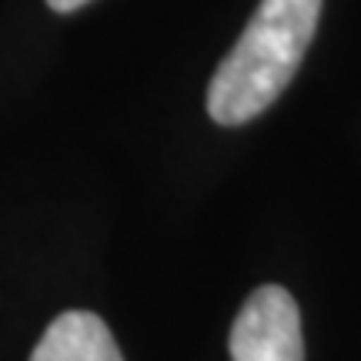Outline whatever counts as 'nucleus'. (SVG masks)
<instances>
[{
    "instance_id": "obj_1",
    "label": "nucleus",
    "mask_w": 361,
    "mask_h": 361,
    "mask_svg": "<svg viewBox=\"0 0 361 361\" xmlns=\"http://www.w3.org/2000/svg\"><path fill=\"white\" fill-rule=\"evenodd\" d=\"M322 0H261L245 34L218 64L207 87V114L221 128H241L284 94L308 54Z\"/></svg>"
},
{
    "instance_id": "obj_2",
    "label": "nucleus",
    "mask_w": 361,
    "mask_h": 361,
    "mask_svg": "<svg viewBox=\"0 0 361 361\" xmlns=\"http://www.w3.org/2000/svg\"><path fill=\"white\" fill-rule=\"evenodd\" d=\"M231 361H305L298 301L281 284H261L231 324Z\"/></svg>"
},
{
    "instance_id": "obj_3",
    "label": "nucleus",
    "mask_w": 361,
    "mask_h": 361,
    "mask_svg": "<svg viewBox=\"0 0 361 361\" xmlns=\"http://www.w3.org/2000/svg\"><path fill=\"white\" fill-rule=\"evenodd\" d=\"M30 361H124V355L94 311H64L44 331Z\"/></svg>"
},
{
    "instance_id": "obj_4",
    "label": "nucleus",
    "mask_w": 361,
    "mask_h": 361,
    "mask_svg": "<svg viewBox=\"0 0 361 361\" xmlns=\"http://www.w3.org/2000/svg\"><path fill=\"white\" fill-rule=\"evenodd\" d=\"M87 0H47V7L57 13H71V11H78V7H84Z\"/></svg>"
}]
</instances>
